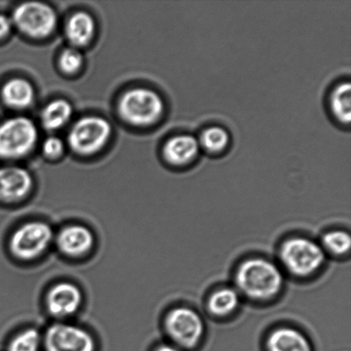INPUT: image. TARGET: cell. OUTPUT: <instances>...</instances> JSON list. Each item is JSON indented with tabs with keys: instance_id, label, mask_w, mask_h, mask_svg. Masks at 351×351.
I'll use <instances>...</instances> for the list:
<instances>
[{
	"instance_id": "cell-21",
	"label": "cell",
	"mask_w": 351,
	"mask_h": 351,
	"mask_svg": "<svg viewBox=\"0 0 351 351\" xmlns=\"http://www.w3.org/2000/svg\"><path fill=\"white\" fill-rule=\"evenodd\" d=\"M322 247L325 251L335 256H343L350 250V234L343 230H332L328 232L323 237Z\"/></svg>"
},
{
	"instance_id": "cell-18",
	"label": "cell",
	"mask_w": 351,
	"mask_h": 351,
	"mask_svg": "<svg viewBox=\"0 0 351 351\" xmlns=\"http://www.w3.org/2000/svg\"><path fill=\"white\" fill-rule=\"evenodd\" d=\"M71 116L72 108L70 103L64 99H57L43 109L40 119L45 128L56 130L66 125Z\"/></svg>"
},
{
	"instance_id": "cell-12",
	"label": "cell",
	"mask_w": 351,
	"mask_h": 351,
	"mask_svg": "<svg viewBox=\"0 0 351 351\" xmlns=\"http://www.w3.org/2000/svg\"><path fill=\"white\" fill-rule=\"evenodd\" d=\"M199 144L191 134H179L168 139L163 147V156L173 167H187L198 157Z\"/></svg>"
},
{
	"instance_id": "cell-5",
	"label": "cell",
	"mask_w": 351,
	"mask_h": 351,
	"mask_svg": "<svg viewBox=\"0 0 351 351\" xmlns=\"http://www.w3.org/2000/svg\"><path fill=\"white\" fill-rule=\"evenodd\" d=\"M112 126L101 117L88 116L79 119L69 133L68 142L75 153L89 156L99 152L108 142Z\"/></svg>"
},
{
	"instance_id": "cell-3",
	"label": "cell",
	"mask_w": 351,
	"mask_h": 351,
	"mask_svg": "<svg viewBox=\"0 0 351 351\" xmlns=\"http://www.w3.org/2000/svg\"><path fill=\"white\" fill-rule=\"evenodd\" d=\"M280 257L289 273L304 278L314 274L323 266L326 253L314 241L304 237H293L282 244Z\"/></svg>"
},
{
	"instance_id": "cell-14",
	"label": "cell",
	"mask_w": 351,
	"mask_h": 351,
	"mask_svg": "<svg viewBox=\"0 0 351 351\" xmlns=\"http://www.w3.org/2000/svg\"><path fill=\"white\" fill-rule=\"evenodd\" d=\"M268 351H312L304 335L294 328H281L270 333L267 341Z\"/></svg>"
},
{
	"instance_id": "cell-13",
	"label": "cell",
	"mask_w": 351,
	"mask_h": 351,
	"mask_svg": "<svg viewBox=\"0 0 351 351\" xmlns=\"http://www.w3.org/2000/svg\"><path fill=\"white\" fill-rule=\"evenodd\" d=\"M94 242V236L90 230L82 226L65 227L57 236L58 250L71 257L84 256L90 251Z\"/></svg>"
},
{
	"instance_id": "cell-25",
	"label": "cell",
	"mask_w": 351,
	"mask_h": 351,
	"mask_svg": "<svg viewBox=\"0 0 351 351\" xmlns=\"http://www.w3.org/2000/svg\"><path fill=\"white\" fill-rule=\"evenodd\" d=\"M12 20L6 16L0 15V39L8 36L12 29Z\"/></svg>"
},
{
	"instance_id": "cell-19",
	"label": "cell",
	"mask_w": 351,
	"mask_h": 351,
	"mask_svg": "<svg viewBox=\"0 0 351 351\" xmlns=\"http://www.w3.org/2000/svg\"><path fill=\"white\" fill-rule=\"evenodd\" d=\"M199 147L206 152L219 154L228 149L230 136L226 128L219 125L206 127L198 138Z\"/></svg>"
},
{
	"instance_id": "cell-11",
	"label": "cell",
	"mask_w": 351,
	"mask_h": 351,
	"mask_svg": "<svg viewBox=\"0 0 351 351\" xmlns=\"http://www.w3.org/2000/svg\"><path fill=\"white\" fill-rule=\"evenodd\" d=\"M82 294L75 285L63 282L54 285L47 297L48 311L54 317L65 318L74 315L80 308Z\"/></svg>"
},
{
	"instance_id": "cell-10",
	"label": "cell",
	"mask_w": 351,
	"mask_h": 351,
	"mask_svg": "<svg viewBox=\"0 0 351 351\" xmlns=\"http://www.w3.org/2000/svg\"><path fill=\"white\" fill-rule=\"evenodd\" d=\"M33 178L24 168L5 167L0 168V201L15 202L29 194Z\"/></svg>"
},
{
	"instance_id": "cell-17",
	"label": "cell",
	"mask_w": 351,
	"mask_h": 351,
	"mask_svg": "<svg viewBox=\"0 0 351 351\" xmlns=\"http://www.w3.org/2000/svg\"><path fill=\"white\" fill-rule=\"evenodd\" d=\"M329 108L332 117L341 125H349L351 119V88L350 81L336 84L330 93Z\"/></svg>"
},
{
	"instance_id": "cell-7",
	"label": "cell",
	"mask_w": 351,
	"mask_h": 351,
	"mask_svg": "<svg viewBox=\"0 0 351 351\" xmlns=\"http://www.w3.org/2000/svg\"><path fill=\"white\" fill-rule=\"evenodd\" d=\"M165 329L176 346L193 349L204 335V323L197 313L189 308H176L168 313Z\"/></svg>"
},
{
	"instance_id": "cell-15",
	"label": "cell",
	"mask_w": 351,
	"mask_h": 351,
	"mask_svg": "<svg viewBox=\"0 0 351 351\" xmlns=\"http://www.w3.org/2000/svg\"><path fill=\"white\" fill-rule=\"evenodd\" d=\"M34 89L29 82L14 78L3 86L2 98L7 106L15 109L29 108L34 101Z\"/></svg>"
},
{
	"instance_id": "cell-6",
	"label": "cell",
	"mask_w": 351,
	"mask_h": 351,
	"mask_svg": "<svg viewBox=\"0 0 351 351\" xmlns=\"http://www.w3.org/2000/svg\"><path fill=\"white\" fill-rule=\"evenodd\" d=\"M53 239V230L47 223L40 221L27 223L12 234L10 250L17 259L32 261L48 249Z\"/></svg>"
},
{
	"instance_id": "cell-9",
	"label": "cell",
	"mask_w": 351,
	"mask_h": 351,
	"mask_svg": "<svg viewBox=\"0 0 351 351\" xmlns=\"http://www.w3.org/2000/svg\"><path fill=\"white\" fill-rule=\"evenodd\" d=\"M47 351H95L93 337L85 330L64 323H55L44 338Z\"/></svg>"
},
{
	"instance_id": "cell-2",
	"label": "cell",
	"mask_w": 351,
	"mask_h": 351,
	"mask_svg": "<svg viewBox=\"0 0 351 351\" xmlns=\"http://www.w3.org/2000/svg\"><path fill=\"white\" fill-rule=\"evenodd\" d=\"M119 112L130 125L149 126L159 121L163 116L165 102L162 97L152 89L132 88L120 98Z\"/></svg>"
},
{
	"instance_id": "cell-22",
	"label": "cell",
	"mask_w": 351,
	"mask_h": 351,
	"mask_svg": "<svg viewBox=\"0 0 351 351\" xmlns=\"http://www.w3.org/2000/svg\"><path fill=\"white\" fill-rule=\"evenodd\" d=\"M41 338L36 329H27L10 341L8 351H39Z\"/></svg>"
},
{
	"instance_id": "cell-20",
	"label": "cell",
	"mask_w": 351,
	"mask_h": 351,
	"mask_svg": "<svg viewBox=\"0 0 351 351\" xmlns=\"http://www.w3.org/2000/svg\"><path fill=\"white\" fill-rule=\"evenodd\" d=\"M239 294L235 289L223 288L210 295L208 308L210 313L216 316H226L232 314L239 307Z\"/></svg>"
},
{
	"instance_id": "cell-8",
	"label": "cell",
	"mask_w": 351,
	"mask_h": 351,
	"mask_svg": "<svg viewBox=\"0 0 351 351\" xmlns=\"http://www.w3.org/2000/svg\"><path fill=\"white\" fill-rule=\"evenodd\" d=\"M12 20L21 32L33 38L50 36L58 23L54 10L40 2H26L17 6Z\"/></svg>"
},
{
	"instance_id": "cell-23",
	"label": "cell",
	"mask_w": 351,
	"mask_h": 351,
	"mask_svg": "<svg viewBox=\"0 0 351 351\" xmlns=\"http://www.w3.org/2000/svg\"><path fill=\"white\" fill-rule=\"evenodd\" d=\"M60 64L66 73H75L84 64V58L77 47H68L62 53Z\"/></svg>"
},
{
	"instance_id": "cell-24",
	"label": "cell",
	"mask_w": 351,
	"mask_h": 351,
	"mask_svg": "<svg viewBox=\"0 0 351 351\" xmlns=\"http://www.w3.org/2000/svg\"><path fill=\"white\" fill-rule=\"evenodd\" d=\"M64 150V143L56 136L48 137L43 144L45 154L49 158L60 156Z\"/></svg>"
},
{
	"instance_id": "cell-26",
	"label": "cell",
	"mask_w": 351,
	"mask_h": 351,
	"mask_svg": "<svg viewBox=\"0 0 351 351\" xmlns=\"http://www.w3.org/2000/svg\"><path fill=\"white\" fill-rule=\"evenodd\" d=\"M154 351H180V350H179L178 346L169 345V343H164V345L157 347V349Z\"/></svg>"
},
{
	"instance_id": "cell-4",
	"label": "cell",
	"mask_w": 351,
	"mask_h": 351,
	"mask_svg": "<svg viewBox=\"0 0 351 351\" xmlns=\"http://www.w3.org/2000/svg\"><path fill=\"white\" fill-rule=\"evenodd\" d=\"M38 130L32 120L16 117L0 125V158L16 160L27 156L36 147Z\"/></svg>"
},
{
	"instance_id": "cell-1",
	"label": "cell",
	"mask_w": 351,
	"mask_h": 351,
	"mask_svg": "<svg viewBox=\"0 0 351 351\" xmlns=\"http://www.w3.org/2000/svg\"><path fill=\"white\" fill-rule=\"evenodd\" d=\"M236 285L247 298L254 301H267L280 293L284 276L274 263L254 258L243 261L237 268Z\"/></svg>"
},
{
	"instance_id": "cell-16",
	"label": "cell",
	"mask_w": 351,
	"mask_h": 351,
	"mask_svg": "<svg viewBox=\"0 0 351 351\" xmlns=\"http://www.w3.org/2000/svg\"><path fill=\"white\" fill-rule=\"evenodd\" d=\"M95 33L94 19L86 12H77L69 19L65 34L74 47L85 46L92 40Z\"/></svg>"
}]
</instances>
